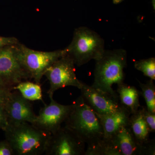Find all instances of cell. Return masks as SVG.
Returning a JSON list of instances; mask_svg holds the SVG:
<instances>
[{
	"mask_svg": "<svg viewBox=\"0 0 155 155\" xmlns=\"http://www.w3.org/2000/svg\"><path fill=\"white\" fill-rule=\"evenodd\" d=\"M64 122V126L87 144V147L100 143L104 139V129L99 118L81 96L72 103Z\"/></svg>",
	"mask_w": 155,
	"mask_h": 155,
	"instance_id": "1",
	"label": "cell"
},
{
	"mask_svg": "<svg viewBox=\"0 0 155 155\" xmlns=\"http://www.w3.org/2000/svg\"><path fill=\"white\" fill-rule=\"evenodd\" d=\"M142 116L146 122L150 133H154L155 131V114L150 113L146 107H141L139 108Z\"/></svg>",
	"mask_w": 155,
	"mask_h": 155,
	"instance_id": "20",
	"label": "cell"
},
{
	"mask_svg": "<svg viewBox=\"0 0 155 155\" xmlns=\"http://www.w3.org/2000/svg\"><path fill=\"white\" fill-rule=\"evenodd\" d=\"M81 95L85 103L97 114H110L122 107L119 101L105 93L83 82Z\"/></svg>",
	"mask_w": 155,
	"mask_h": 155,
	"instance_id": "11",
	"label": "cell"
},
{
	"mask_svg": "<svg viewBox=\"0 0 155 155\" xmlns=\"http://www.w3.org/2000/svg\"><path fill=\"white\" fill-rule=\"evenodd\" d=\"M75 65L72 59L65 55L47 69L44 75L50 84L47 92L49 97H53L56 91L66 87H75L80 89L83 82L76 77Z\"/></svg>",
	"mask_w": 155,
	"mask_h": 155,
	"instance_id": "6",
	"label": "cell"
},
{
	"mask_svg": "<svg viewBox=\"0 0 155 155\" xmlns=\"http://www.w3.org/2000/svg\"><path fill=\"white\" fill-rule=\"evenodd\" d=\"M129 126L139 144L143 148L150 142L149 128L142 116L140 110L130 115Z\"/></svg>",
	"mask_w": 155,
	"mask_h": 155,
	"instance_id": "15",
	"label": "cell"
},
{
	"mask_svg": "<svg viewBox=\"0 0 155 155\" xmlns=\"http://www.w3.org/2000/svg\"><path fill=\"white\" fill-rule=\"evenodd\" d=\"M19 43L18 39L14 37L0 36V49L7 46L17 45Z\"/></svg>",
	"mask_w": 155,
	"mask_h": 155,
	"instance_id": "22",
	"label": "cell"
},
{
	"mask_svg": "<svg viewBox=\"0 0 155 155\" xmlns=\"http://www.w3.org/2000/svg\"><path fill=\"white\" fill-rule=\"evenodd\" d=\"M17 60L35 83L41 81L47 69L55 61L66 55L65 49L54 51H35L19 43L15 45Z\"/></svg>",
	"mask_w": 155,
	"mask_h": 155,
	"instance_id": "5",
	"label": "cell"
},
{
	"mask_svg": "<svg viewBox=\"0 0 155 155\" xmlns=\"http://www.w3.org/2000/svg\"><path fill=\"white\" fill-rule=\"evenodd\" d=\"M134 66L135 69L141 71L144 75L153 81L155 80V58L135 61Z\"/></svg>",
	"mask_w": 155,
	"mask_h": 155,
	"instance_id": "19",
	"label": "cell"
},
{
	"mask_svg": "<svg viewBox=\"0 0 155 155\" xmlns=\"http://www.w3.org/2000/svg\"><path fill=\"white\" fill-rule=\"evenodd\" d=\"M96 61L94 81L91 86L109 94L119 102L117 92L113 89L124 83V69L127 67V53L122 49L105 50L103 56Z\"/></svg>",
	"mask_w": 155,
	"mask_h": 155,
	"instance_id": "2",
	"label": "cell"
},
{
	"mask_svg": "<svg viewBox=\"0 0 155 155\" xmlns=\"http://www.w3.org/2000/svg\"><path fill=\"white\" fill-rule=\"evenodd\" d=\"M4 132L14 155H17L43 154L51 135L29 123L9 125Z\"/></svg>",
	"mask_w": 155,
	"mask_h": 155,
	"instance_id": "3",
	"label": "cell"
},
{
	"mask_svg": "<svg viewBox=\"0 0 155 155\" xmlns=\"http://www.w3.org/2000/svg\"><path fill=\"white\" fill-rule=\"evenodd\" d=\"M66 55L80 67L91 60H98L104 52V41L94 31L85 26L76 28L71 43L64 48Z\"/></svg>",
	"mask_w": 155,
	"mask_h": 155,
	"instance_id": "4",
	"label": "cell"
},
{
	"mask_svg": "<svg viewBox=\"0 0 155 155\" xmlns=\"http://www.w3.org/2000/svg\"><path fill=\"white\" fill-rule=\"evenodd\" d=\"M50 98V104H45L40 109L31 124L46 133L52 134L62 127L71 110L72 104L64 105L56 101L53 97Z\"/></svg>",
	"mask_w": 155,
	"mask_h": 155,
	"instance_id": "8",
	"label": "cell"
},
{
	"mask_svg": "<svg viewBox=\"0 0 155 155\" xmlns=\"http://www.w3.org/2000/svg\"><path fill=\"white\" fill-rule=\"evenodd\" d=\"M30 101L19 91L11 92L5 104L9 125L33 123L37 115Z\"/></svg>",
	"mask_w": 155,
	"mask_h": 155,
	"instance_id": "10",
	"label": "cell"
},
{
	"mask_svg": "<svg viewBox=\"0 0 155 155\" xmlns=\"http://www.w3.org/2000/svg\"><path fill=\"white\" fill-rule=\"evenodd\" d=\"M85 143L65 126L50 137L45 154L48 155H84Z\"/></svg>",
	"mask_w": 155,
	"mask_h": 155,
	"instance_id": "9",
	"label": "cell"
},
{
	"mask_svg": "<svg viewBox=\"0 0 155 155\" xmlns=\"http://www.w3.org/2000/svg\"><path fill=\"white\" fill-rule=\"evenodd\" d=\"M84 155H120L117 150L113 147L107 142L104 141L87 147Z\"/></svg>",
	"mask_w": 155,
	"mask_h": 155,
	"instance_id": "18",
	"label": "cell"
},
{
	"mask_svg": "<svg viewBox=\"0 0 155 155\" xmlns=\"http://www.w3.org/2000/svg\"><path fill=\"white\" fill-rule=\"evenodd\" d=\"M138 82L146 103L147 109L150 113L155 114V85L153 80L150 79L145 83L139 81Z\"/></svg>",
	"mask_w": 155,
	"mask_h": 155,
	"instance_id": "17",
	"label": "cell"
},
{
	"mask_svg": "<svg viewBox=\"0 0 155 155\" xmlns=\"http://www.w3.org/2000/svg\"><path fill=\"white\" fill-rule=\"evenodd\" d=\"M16 45L0 49V86L11 91L21 81L31 79L17 60L15 53Z\"/></svg>",
	"mask_w": 155,
	"mask_h": 155,
	"instance_id": "7",
	"label": "cell"
},
{
	"mask_svg": "<svg viewBox=\"0 0 155 155\" xmlns=\"http://www.w3.org/2000/svg\"><path fill=\"white\" fill-rule=\"evenodd\" d=\"M15 90L28 101H40L45 104L40 84L29 81H22L14 87L13 90Z\"/></svg>",
	"mask_w": 155,
	"mask_h": 155,
	"instance_id": "16",
	"label": "cell"
},
{
	"mask_svg": "<svg viewBox=\"0 0 155 155\" xmlns=\"http://www.w3.org/2000/svg\"><path fill=\"white\" fill-rule=\"evenodd\" d=\"M9 125L5 104H0V129L5 130Z\"/></svg>",
	"mask_w": 155,
	"mask_h": 155,
	"instance_id": "21",
	"label": "cell"
},
{
	"mask_svg": "<svg viewBox=\"0 0 155 155\" xmlns=\"http://www.w3.org/2000/svg\"><path fill=\"white\" fill-rule=\"evenodd\" d=\"M95 113L103 126L104 141L108 140L120 127L128 126L131 114L130 111L123 106L119 110L112 114H100Z\"/></svg>",
	"mask_w": 155,
	"mask_h": 155,
	"instance_id": "13",
	"label": "cell"
},
{
	"mask_svg": "<svg viewBox=\"0 0 155 155\" xmlns=\"http://www.w3.org/2000/svg\"><path fill=\"white\" fill-rule=\"evenodd\" d=\"M11 146L7 140L0 142V155H14Z\"/></svg>",
	"mask_w": 155,
	"mask_h": 155,
	"instance_id": "23",
	"label": "cell"
},
{
	"mask_svg": "<svg viewBox=\"0 0 155 155\" xmlns=\"http://www.w3.org/2000/svg\"><path fill=\"white\" fill-rule=\"evenodd\" d=\"M117 93L119 103L130 111L131 114L137 112L140 105L139 101L140 93L135 87L124 83L118 85Z\"/></svg>",
	"mask_w": 155,
	"mask_h": 155,
	"instance_id": "14",
	"label": "cell"
},
{
	"mask_svg": "<svg viewBox=\"0 0 155 155\" xmlns=\"http://www.w3.org/2000/svg\"><path fill=\"white\" fill-rule=\"evenodd\" d=\"M120 155H142L143 147L128 126H122L107 141Z\"/></svg>",
	"mask_w": 155,
	"mask_h": 155,
	"instance_id": "12",
	"label": "cell"
},
{
	"mask_svg": "<svg viewBox=\"0 0 155 155\" xmlns=\"http://www.w3.org/2000/svg\"><path fill=\"white\" fill-rule=\"evenodd\" d=\"M123 1H124V0H113V2L114 4L116 5V4H119V3L122 2Z\"/></svg>",
	"mask_w": 155,
	"mask_h": 155,
	"instance_id": "25",
	"label": "cell"
},
{
	"mask_svg": "<svg viewBox=\"0 0 155 155\" xmlns=\"http://www.w3.org/2000/svg\"><path fill=\"white\" fill-rule=\"evenodd\" d=\"M11 91L0 86V104H5Z\"/></svg>",
	"mask_w": 155,
	"mask_h": 155,
	"instance_id": "24",
	"label": "cell"
}]
</instances>
